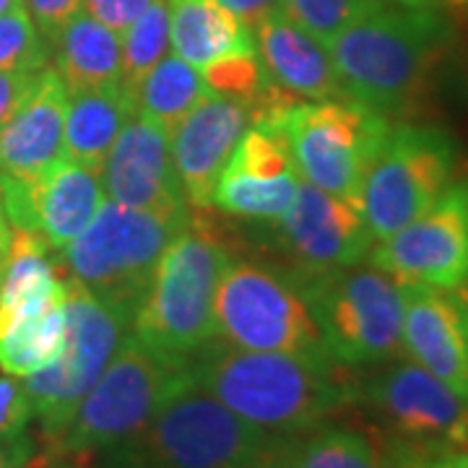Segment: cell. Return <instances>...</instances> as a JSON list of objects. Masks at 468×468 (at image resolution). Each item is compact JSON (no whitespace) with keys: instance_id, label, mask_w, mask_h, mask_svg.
Listing matches in <instances>:
<instances>
[{"instance_id":"8","label":"cell","mask_w":468,"mask_h":468,"mask_svg":"<svg viewBox=\"0 0 468 468\" xmlns=\"http://www.w3.org/2000/svg\"><path fill=\"white\" fill-rule=\"evenodd\" d=\"M390 120L354 100L294 101L279 120L304 183L359 203V190L390 131Z\"/></svg>"},{"instance_id":"33","label":"cell","mask_w":468,"mask_h":468,"mask_svg":"<svg viewBox=\"0 0 468 468\" xmlns=\"http://www.w3.org/2000/svg\"><path fill=\"white\" fill-rule=\"evenodd\" d=\"M32 417V401L24 383L14 375H0V435L27 432Z\"/></svg>"},{"instance_id":"37","label":"cell","mask_w":468,"mask_h":468,"mask_svg":"<svg viewBox=\"0 0 468 468\" xmlns=\"http://www.w3.org/2000/svg\"><path fill=\"white\" fill-rule=\"evenodd\" d=\"M37 451V442L27 432L0 435V468H27Z\"/></svg>"},{"instance_id":"12","label":"cell","mask_w":468,"mask_h":468,"mask_svg":"<svg viewBox=\"0 0 468 468\" xmlns=\"http://www.w3.org/2000/svg\"><path fill=\"white\" fill-rule=\"evenodd\" d=\"M359 401L396 445L468 448V401L409 356L380 365L359 385Z\"/></svg>"},{"instance_id":"27","label":"cell","mask_w":468,"mask_h":468,"mask_svg":"<svg viewBox=\"0 0 468 468\" xmlns=\"http://www.w3.org/2000/svg\"><path fill=\"white\" fill-rule=\"evenodd\" d=\"M388 442L375 430L354 424H320L294 442V468H388Z\"/></svg>"},{"instance_id":"21","label":"cell","mask_w":468,"mask_h":468,"mask_svg":"<svg viewBox=\"0 0 468 468\" xmlns=\"http://www.w3.org/2000/svg\"><path fill=\"white\" fill-rule=\"evenodd\" d=\"M252 42L271 84L294 94L297 100L323 101L346 97L328 48L282 11L268 14L252 27Z\"/></svg>"},{"instance_id":"43","label":"cell","mask_w":468,"mask_h":468,"mask_svg":"<svg viewBox=\"0 0 468 468\" xmlns=\"http://www.w3.org/2000/svg\"><path fill=\"white\" fill-rule=\"evenodd\" d=\"M16 5H21V0H0V16L3 14H8L11 8H16Z\"/></svg>"},{"instance_id":"15","label":"cell","mask_w":468,"mask_h":468,"mask_svg":"<svg viewBox=\"0 0 468 468\" xmlns=\"http://www.w3.org/2000/svg\"><path fill=\"white\" fill-rule=\"evenodd\" d=\"M101 203L104 185L100 169L68 156L34 183H0V206L8 224L14 229L42 234L55 250L84 232Z\"/></svg>"},{"instance_id":"6","label":"cell","mask_w":468,"mask_h":468,"mask_svg":"<svg viewBox=\"0 0 468 468\" xmlns=\"http://www.w3.org/2000/svg\"><path fill=\"white\" fill-rule=\"evenodd\" d=\"M325 354L344 367H380L403 354V284L378 268L297 276Z\"/></svg>"},{"instance_id":"38","label":"cell","mask_w":468,"mask_h":468,"mask_svg":"<svg viewBox=\"0 0 468 468\" xmlns=\"http://www.w3.org/2000/svg\"><path fill=\"white\" fill-rule=\"evenodd\" d=\"M234 16L239 18L248 29L252 32V27L266 18L273 11H282V0H221Z\"/></svg>"},{"instance_id":"45","label":"cell","mask_w":468,"mask_h":468,"mask_svg":"<svg viewBox=\"0 0 468 468\" xmlns=\"http://www.w3.org/2000/svg\"><path fill=\"white\" fill-rule=\"evenodd\" d=\"M0 214H3V206H0Z\"/></svg>"},{"instance_id":"2","label":"cell","mask_w":468,"mask_h":468,"mask_svg":"<svg viewBox=\"0 0 468 468\" xmlns=\"http://www.w3.org/2000/svg\"><path fill=\"white\" fill-rule=\"evenodd\" d=\"M451 48V24L435 5L380 8L356 18L328 45L349 100L385 117L411 115Z\"/></svg>"},{"instance_id":"5","label":"cell","mask_w":468,"mask_h":468,"mask_svg":"<svg viewBox=\"0 0 468 468\" xmlns=\"http://www.w3.org/2000/svg\"><path fill=\"white\" fill-rule=\"evenodd\" d=\"M183 372V359L149 349L131 334L79 403L70 421L58 435L45 440V452L76 466H89L94 458L135 435L154 417Z\"/></svg>"},{"instance_id":"13","label":"cell","mask_w":468,"mask_h":468,"mask_svg":"<svg viewBox=\"0 0 468 468\" xmlns=\"http://www.w3.org/2000/svg\"><path fill=\"white\" fill-rule=\"evenodd\" d=\"M367 263L399 284L432 289L468 286V180L452 183L435 206L399 232L378 239Z\"/></svg>"},{"instance_id":"19","label":"cell","mask_w":468,"mask_h":468,"mask_svg":"<svg viewBox=\"0 0 468 468\" xmlns=\"http://www.w3.org/2000/svg\"><path fill=\"white\" fill-rule=\"evenodd\" d=\"M252 125L248 104L211 94L169 135L172 165L190 208H208L232 151Z\"/></svg>"},{"instance_id":"32","label":"cell","mask_w":468,"mask_h":468,"mask_svg":"<svg viewBox=\"0 0 468 468\" xmlns=\"http://www.w3.org/2000/svg\"><path fill=\"white\" fill-rule=\"evenodd\" d=\"M388 468H468V448H411L388 442Z\"/></svg>"},{"instance_id":"18","label":"cell","mask_w":468,"mask_h":468,"mask_svg":"<svg viewBox=\"0 0 468 468\" xmlns=\"http://www.w3.org/2000/svg\"><path fill=\"white\" fill-rule=\"evenodd\" d=\"M403 354L468 401L466 289L403 284Z\"/></svg>"},{"instance_id":"9","label":"cell","mask_w":468,"mask_h":468,"mask_svg":"<svg viewBox=\"0 0 468 468\" xmlns=\"http://www.w3.org/2000/svg\"><path fill=\"white\" fill-rule=\"evenodd\" d=\"M458 149L437 125H390L359 190L372 239H385L421 217L452 185Z\"/></svg>"},{"instance_id":"34","label":"cell","mask_w":468,"mask_h":468,"mask_svg":"<svg viewBox=\"0 0 468 468\" xmlns=\"http://www.w3.org/2000/svg\"><path fill=\"white\" fill-rule=\"evenodd\" d=\"M21 5L27 8L34 27L39 29V34L52 48L55 37L63 32L68 21L81 14L84 0H21Z\"/></svg>"},{"instance_id":"26","label":"cell","mask_w":468,"mask_h":468,"mask_svg":"<svg viewBox=\"0 0 468 468\" xmlns=\"http://www.w3.org/2000/svg\"><path fill=\"white\" fill-rule=\"evenodd\" d=\"M66 297L0 328V367L5 375L29 378L60 354L66 338Z\"/></svg>"},{"instance_id":"36","label":"cell","mask_w":468,"mask_h":468,"mask_svg":"<svg viewBox=\"0 0 468 468\" xmlns=\"http://www.w3.org/2000/svg\"><path fill=\"white\" fill-rule=\"evenodd\" d=\"M39 73H11L0 70V128L14 117L21 101L29 97Z\"/></svg>"},{"instance_id":"31","label":"cell","mask_w":468,"mask_h":468,"mask_svg":"<svg viewBox=\"0 0 468 468\" xmlns=\"http://www.w3.org/2000/svg\"><path fill=\"white\" fill-rule=\"evenodd\" d=\"M52 48L34 27L24 5L0 16V70L39 73L50 66Z\"/></svg>"},{"instance_id":"10","label":"cell","mask_w":468,"mask_h":468,"mask_svg":"<svg viewBox=\"0 0 468 468\" xmlns=\"http://www.w3.org/2000/svg\"><path fill=\"white\" fill-rule=\"evenodd\" d=\"M217 338L248 351L328 356L294 276L255 261H229L214 297Z\"/></svg>"},{"instance_id":"22","label":"cell","mask_w":468,"mask_h":468,"mask_svg":"<svg viewBox=\"0 0 468 468\" xmlns=\"http://www.w3.org/2000/svg\"><path fill=\"white\" fill-rule=\"evenodd\" d=\"M169 45L201 70L224 55L252 50V32L221 0H169Z\"/></svg>"},{"instance_id":"29","label":"cell","mask_w":468,"mask_h":468,"mask_svg":"<svg viewBox=\"0 0 468 468\" xmlns=\"http://www.w3.org/2000/svg\"><path fill=\"white\" fill-rule=\"evenodd\" d=\"M201 76L211 94L248 104L252 117L258 115L268 104V100L279 91V86L271 84L255 48L218 58L214 63L201 68Z\"/></svg>"},{"instance_id":"40","label":"cell","mask_w":468,"mask_h":468,"mask_svg":"<svg viewBox=\"0 0 468 468\" xmlns=\"http://www.w3.org/2000/svg\"><path fill=\"white\" fill-rule=\"evenodd\" d=\"M27 468H89V466H76V463H68V461H60V458H52L45 451H37V455L32 458V463Z\"/></svg>"},{"instance_id":"20","label":"cell","mask_w":468,"mask_h":468,"mask_svg":"<svg viewBox=\"0 0 468 468\" xmlns=\"http://www.w3.org/2000/svg\"><path fill=\"white\" fill-rule=\"evenodd\" d=\"M68 89L55 68L37 76L29 97L0 128V183H34L66 156Z\"/></svg>"},{"instance_id":"25","label":"cell","mask_w":468,"mask_h":468,"mask_svg":"<svg viewBox=\"0 0 468 468\" xmlns=\"http://www.w3.org/2000/svg\"><path fill=\"white\" fill-rule=\"evenodd\" d=\"M206 97L208 89L203 84L201 70L177 55H165L133 89L135 115L151 120L172 135Z\"/></svg>"},{"instance_id":"7","label":"cell","mask_w":468,"mask_h":468,"mask_svg":"<svg viewBox=\"0 0 468 468\" xmlns=\"http://www.w3.org/2000/svg\"><path fill=\"white\" fill-rule=\"evenodd\" d=\"M190 217L169 218L104 201L84 232L58 250V263L63 276L133 323L135 307L149 289L162 252Z\"/></svg>"},{"instance_id":"4","label":"cell","mask_w":468,"mask_h":468,"mask_svg":"<svg viewBox=\"0 0 468 468\" xmlns=\"http://www.w3.org/2000/svg\"><path fill=\"white\" fill-rule=\"evenodd\" d=\"M232 255L214 229L190 217L162 252L135 307L131 334L172 359H187L217 338L214 297Z\"/></svg>"},{"instance_id":"30","label":"cell","mask_w":468,"mask_h":468,"mask_svg":"<svg viewBox=\"0 0 468 468\" xmlns=\"http://www.w3.org/2000/svg\"><path fill=\"white\" fill-rule=\"evenodd\" d=\"M383 3L385 0H282V14L328 48L356 18L367 16Z\"/></svg>"},{"instance_id":"1","label":"cell","mask_w":468,"mask_h":468,"mask_svg":"<svg viewBox=\"0 0 468 468\" xmlns=\"http://www.w3.org/2000/svg\"><path fill=\"white\" fill-rule=\"evenodd\" d=\"M193 383L273 437H300L359 401V383L331 356L248 351L208 341L185 359Z\"/></svg>"},{"instance_id":"3","label":"cell","mask_w":468,"mask_h":468,"mask_svg":"<svg viewBox=\"0 0 468 468\" xmlns=\"http://www.w3.org/2000/svg\"><path fill=\"white\" fill-rule=\"evenodd\" d=\"M279 437L248 424L183 372L154 417L101 455L104 468H252Z\"/></svg>"},{"instance_id":"11","label":"cell","mask_w":468,"mask_h":468,"mask_svg":"<svg viewBox=\"0 0 468 468\" xmlns=\"http://www.w3.org/2000/svg\"><path fill=\"white\" fill-rule=\"evenodd\" d=\"M66 282L63 349L48 367L24 380L45 440L58 435L70 421L91 385L100 380L122 341L131 335L128 315H122L112 304L97 300L73 279L66 276Z\"/></svg>"},{"instance_id":"16","label":"cell","mask_w":468,"mask_h":468,"mask_svg":"<svg viewBox=\"0 0 468 468\" xmlns=\"http://www.w3.org/2000/svg\"><path fill=\"white\" fill-rule=\"evenodd\" d=\"M300 183L284 133L252 122L218 177L211 206L229 217L271 224L289 211Z\"/></svg>"},{"instance_id":"39","label":"cell","mask_w":468,"mask_h":468,"mask_svg":"<svg viewBox=\"0 0 468 468\" xmlns=\"http://www.w3.org/2000/svg\"><path fill=\"white\" fill-rule=\"evenodd\" d=\"M294 442L297 437H279L252 468H294Z\"/></svg>"},{"instance_id":"35","label":"cell","mask_w":468,"mask_h":468,"mask_svg":"<svg viewBox=\"0 0 468 468\" xmlns=\"http://www.w3.org/2000/svg\"><path fill=\"white\" fill-rule=\"evenodd\" d=\"M156 0H84V8L101 27L122 34Z\"/></svg>"},{"instance_id":"44","label":"cell","mask_w":468,"mask_h":468,"mask_svg":"<svg viewBox=\"0 0 468 468\" xmlns=\"http://www.w3.org/2000/svg\"><path fill=\"white\" fill-rule=\"evenodd\" d=\"M452 5H468V0H451Z\"/></svg>"},{"instance_id":"28","label":"cell","mask_w":468,"mask_h":468,"mask_svg":"<svg viewBox=\"0 0 468 468\" xmlns=\"http://www.w3.org/2000/svg\"><path fill=\"white\" fill-rule=\"evenodd\" d=\"M169 50V0H156L120 37V84L131 94Z\"/></svg>"},{"instance_id":"17","label":"cell","mask_w":468,"mask_h":468,"mask_svg":"<svg viewBox=\"0 0 468 468\" xmlns=\"http://www.w3.org/2000/svg\"><path fill=\"white\" fill-rule=\"evenodd\" d=\"M100 175L104 193L120 206L169 218L193 214L172 165L169 135L151 120L133 115L125 122Z\"/></svg>"},{"instance_id":"24","label":"cell","mask_w":468,"mask_h":468,"mask_svg":"<svg viewBox=\"0 0 468 468\" xmlns=\"http://www.w3.org/2000/svg\"><path fill=\"white\" fill-rule=\"evenodd\" d=\"M120 34L79 14L52 42V60L68 94L120 84Z\"/></svg>"},{"instance_id":"14","label":"cell","mask_w":468,"mask_h":468,"mask_svg":"<svg viewBox=\"0 0 468 468\" xmlns=\"http://www.w3.org/2000/svg\"><path fill=\"white\" fill-rule=\"evenodd\" d=\"M271 224L279 245L297 263L294 276L359 266L375 245L359 203L331 196L304 180L289 211Z\"/></svg>"},{"instance_id":"41","label":"cell","mask_w":468,"mask_h":468,"mask_svg":"<svg viewBox=\"0 0 468 468\" xmlns=\"http://www.w3.org/2000/svg\"><path fill=\"white\" fill-rule=\"evenodd\" d=\"M11 224L8 218L0 214V273H3V266H5V258H8V250H11Z\"/></svg>"},{"instance_id":"23","label":"cell","mask_w":468,"mask_h":468,"mask_svg":"<svg viewBox=\"0 0 468 468\" xmlns=\"http://www.w3.org/2000/svg\"><path fill=\"white\" fill-rule=\"evenodd\" d=\"M133 115V94L122 84L68 94L66 156L101 172L117 135Z\"/></svg>"},{"instance_id":"42","label":"cell","mask_w":468,"mask_h":468,"mask_svg":"<svg viewBox=\"0 0 468 468\" xmlns=\"http://www.w3.org/2000/svg\"><path fill=\"white\" fill-rule=\"evenodd\" d=\"M390 3H399V5H435L440 0H390Z\"/></svg>"}]
</instances>
